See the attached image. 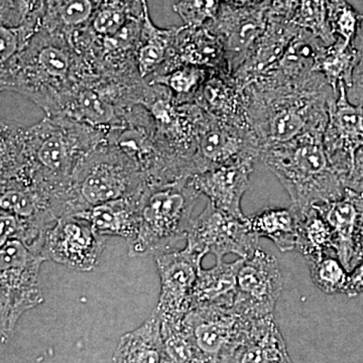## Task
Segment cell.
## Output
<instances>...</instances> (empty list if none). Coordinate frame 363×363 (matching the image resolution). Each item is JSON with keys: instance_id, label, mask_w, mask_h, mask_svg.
Returning <instances> with one entry per match:
<instances>
[{"instance_id": "1", "label": "cell", "mask_w": 363, "mask_h": 363, "mask_svg": "<svg viewBox=\"0 0 363 363\" xmlns=\"http://www.w3.org/2000/svg\"><path fill=\"white\" fill-rule=\"evenodd\" d=\"M107 130L66 117L32 126L1 121V183L38 189L52 200L65 194L79 162L106 140Z\"/></svg>"}, {"instance_id": "2", "label": "cell", "mask_w": 363, "mask_h": 363, "mask_svg": "<svg viewBox=\"0 0 363 363\" xmlns=\"http://www.w3.org/2000/svg\"><path fill=\"white\" fill-rule=\"evenodd\" d=\"M242 89L248 124L262 150L306 133H324L329 104L338 94L321 73L297 82L260 79Z\"/></svg>"}, {"instance_id": "3", "label": "cell", "mask_w": 363, "mask_h": 363, "mask_svg": "<svg viewBox=\"0 0 363 363\" xmlns=\"http://www.w3.org/2000/svg\"><path fill=\"white\" fill-rule=\"evenodd\" d=\"M96 77L68 35L42 26L23 51L1 65L0 86L39 105L47 116H58L69 95Z\"/></svg>"}, {"instance_id": "4", "label": "cell", "mask_w": 363, "mask_h": 363, "mask_svg": "<svg viewBox=\"0 0 363 363\" xmlns=\"http://www.w3.org/2000/svg\"><path fill=\"white\" fill-rule=\"evenodd\" d=\"M323 135L324 133H306L267 147L260 156L286 189L295 213L335 201L345 194L342 181L325 150Z\"/></svg>"}, {"instance_id": "5", "label": "cell", "mask_w": 363, "mask_h": 363, "mask_svg": "<svg viewBox=\"0 0 363 363\" xmlns=\"http://www.w3.org/2000/svg\"><path fill=\"white\" fill-rule=\"evenodd\" d=\"M200 195L192 178L145 186L140 199V230L128 242V255H157L173 250L177 242L186 240Z\"/></svg>"}, {"instance_id": "6", "label": "cell", "mask_w": 363, "mask_h": 363, "mask_svg": "<svg viewBox=\"0 0 363 363\" xmlns=\"http://www.w3.org/2000/svg\"><path fill=\"white\" fill-rule=\"evenodd\" d=\"M145 186L138 164L107 140L79 162L71 179L78 213L95 205L140 194Z\"/></svg>"}, {"instance_id": "7", "label": "cell", "mask_w": 363, "mask_h": 363, "mask_svg": "<svg viewBox=\"0 0 363 363\" xmlns=\"http://www.w3.org/2000/svg\"><path fill=\"white\" fill-rule=\"evenodd\" d=\"M42 253L18 240L6 241L0 250V333L1 343L13 335L26 312L45 301L40 271Z\"/></svg>"}, {"instance_id": "8", "label": "cell", "mask_w": 363, "mask_h": 363, "mask_svg": "<svg viewBox=\"0 0 363 363\" xmlns=\"http://www.w3.org/2000/svg\"><path fill=\"white\" fill-rule=\"evenodd\" d=\"M257 320L233 307H210L191 310L182 324L204 363H224L245 341Z\"/></svg>"}, {"instance_id": "9", "label": "cell", "mask_w": 363, "mask_h": 363, "mask_svg": "<svg viewBox=\"0 0 363 363\" xmlns=\"http://www.w3.org/2000/svg\"><path fill=\"white\" fill-rule=\"evenodd\" d=\"M186 240V247L202 259L208 253L216 259L230 253L247 259L259 248V238L248 230L245 219L229 216L208 201L201 213L192 219Z\"/></svg>"}, {"instance_id": "10", "label": "cell", "mask_w": 363, "mask_h": 363, "mask_svg": "<svg viewBox=\"0 0 363 363\" xmlns=\"http://www.w3.org/2000/svg\"><path fill=\"white\" fill-rule=\"evenodd\" d=\"M262 149L250 128L219 121L206 113L197 136L198 174L225 164L255 162Z\"/></svg>"}, {"instance_id": "11", "label": "cell", "mask_w": 363, "mask_h": 363, "mask_svg": "<svg viewBox=\"0 0 363 363\" xmlns=\"http://www.w3.org/2000/svg\"><path fill=\"white\" fill-rule=\"evenodd\" d=\"M105 241L90 222L67 215L60 217L45 233L42 255L74 271L91 272L104 252Z\"/></svg>"}, {"instance_id": "12", "label": "cell", "mask_w": 363, "mask_h": 363, "mask_svg": "<svg viewBox=\"0 0 363 363\" xmlns=\"http://www.w3.org/2000/svg\"><path fill=\"white\" fill-rule=\"evenodd\" d=\"M283 290V277L278 260L257 248L242 264L238 274V294L233 308L240 314L257 320L274 315Z\"/></svg>"}, {"instance_id": "13", "label": "cell", "mask_w": 363, "mask_h": 363, "mask_svg": "<svg viewBox=\"0 0 363 363\" xmlns=\"http://www.w3.org/2000/svg\"><path fill=\"white\" fill-rule=\"evenodd\" d=\"M155 255L161 281V293L155 309L162 323H180L191 311V296L203 259L186 247Z\"/></svg>"}, {"instance_id": "14", "label": "cell", "mask_w": 363, "mask_h": 363, "mask_svg": "<svg viewBox=\"0 0 363 363\" xmlns=\"http://www.w3.org/2000/svg\"><path fill=\"white\" fill-rule=\"evenodd\" d=\"M323 143L331 166L342 180L350 173L355 152L363 145V108L351 104L345 83L329 104Z\"/></svg>"}, {"instance_id": "15", "label": "cell", "mask_w": 363, "mask_h": 363, "mask_svg": "<svg viewBox=\"0 0 363 363\" xmlns=\"http://www.w3.org/2000/svg\"><path fill=\"white\" fill-rule=\"evenodd\" d=\"M269 6L271 0L250 7L222 4L218 16L206 26L220 39L231 75L245 62L248 52L266 30Z\"/></svg>"}, {"instance_id": "16", "label": "cell", "mask_w": 363, "mask_h": 363, "mask_svg": "<svg viewBox=\"0 0 363 363\" xmlns=\"http://www.w3.org/2000/svg\"><path fill=\"white\" fill-rule=\"evenodd\" d=\"M186 66L199 67L217 73L231 75L223 45L220 39L207 26H181L168 59L149 78Z\"/></svg>"}, {"instance_id": "17", "label": "cell", "mask_w": 363, "mask_h": 363, "mask_svg": "<svg viewBox=\"0 0 363 363\" xmlns=\"http://www.w3.org/2000/svg\"><path fill=\"white\" fill-rule=\"evenodd\" d=\"M300 28L292 21L283 20L269 14V20L264 33L248 52L240 68L234 72L233 77L241 88L271 75L297 35Z\"/></svg>"}, {"instance_id": "18", "label": "cell", "mask_w": 363, "mask_h": 363, "mask_svg": "<svg viewBox=\"0 0 363 363\" xmlns=\"http://www.w3.org/2000/svg\"><path fill=\"white\" fill-rule=\"evenodd\" d=\"M253 166L255 162H238L208 169L192 177L193 183L219 211L245 220L241 200L250 186Z\"/></svg>"}, {"instance_id": "19", "label": "cell", "mask_w": 363, "mask_h": 363, "mask_svg": "<svg viewBox=\"0 0 363 363\" xmlns=\"http://www.w3.org/2000/svg\"><path fill=\"white\" fill-rule=\"evenodd\" d=\"M315 208L331 226L336 257L350 272L358 234L363 224V194L346 189L340 199Z\"/></svg>"}, {"instance_id": "20", "label": "cell", "mask_w": 363, "mask_h": 363, "mask_svg": "<svg viewBox=\"0 0 363 363\" xmlns=\"http://www.w3.org/2000/svg\"><path fill=\"white\" fill-rule=\"evenodd\" d=\"M194 104L214 118L250 128L245 93L233 75L212 74L198 93Z\"/></svg>"}, {"instance_id": "21", "label": "cell", "mask_w": 363, "mask_h": 363, "mask_svg": "<svg viewBox=\"0 0 363 363\" xmlns=\"http://www.w3.org/2000/svg\"><path fill=\"white\" fill-rule=\"evenodd\" d=\"M143 192L133 197L95 205L79 212L76 216L90 222L101 236H119L130 242L135 240L140 230Z\"/></svg>"}, {"instance_id": "22", "label": "cell", "mask_w": 363, "mask_h": 363, "mask_svg": "<svg viewBox=\"0 0 363 363\" xmlns=\"http://www.w3.org/2000/svg\"><path fill=\"white\" fill-rule=\"evenodd\" d=\"M243 259L226 262L216 259L211 269H200L192 296L191 310L199 308L233 307L238 294V274Z\"/></svg>"}, {"instance_id": "23", "label": "cell", "mask_w": 363, "mask_h": 363, "mask_svg": "<svg viewBox=\"0 0 363 363\" xmlns=\"http://www.w3.org/2000/svg\"><path fill=\"white\" fill-rule=\"evenodd\" d=\"M224 363H293L274 315L257 319L245 341Z\"/></svg>"}, {"instance_id": "24", "label": "cell", "mask_w": 363, "mask_h": 363, "mask_svg": "<svg viewBox=\"0 0 363 363\" xmlns=\"http://www.w3.org/2000/svg\"><path fill=\"white\" fill-rule=\"evenodd\" d=\"M327 47L316 35L300 28L276 70L262 79L277 82H297L312 77L320 73L318 67Z\"/></svg>"}, {"instance_id": "25", "label": "cell", "mask_w": 363, "mask_h": 363, "mask_svg": "<svg viewBox=\"0 0 363 363\" xmlns=\"http://www.w3.org/2000/svg\"><path fill=\"white\" fill-rule=\"evenodd\" d=\"M112 363H167L162 321L156 309L138 328L121 336Z\"/></svg>"}, {"instance_id": "26", "label": "cell", "mask_w": 363, "mask_h": 363, "mask_svg": "<svg viewBox=\"0 0 363 363\" xmlns=\"http://www.w3.org/2000/svg\"><path fill=\"white\" fill-rule=\"evenodd\" d=\"M180 28L181 26L157 28L150 18L149 6H145L136 57L138 73L143 80L154 75L164 65Z\"/></svg>"}, {"instance_id": "27", "label": "cell", "mask_w": 363, "mask_h": 363, "mask_svg": "<svg viewBox=\"0 0 363 363\" xmlns=\"http://www.w3.org/2000/svg\"><path fill=\"white\" fill-rule=\"evenodd\" d=\"M248 230L257 238H266L281 252L297 248L298 221L292 208H267L245 217Z\"/></svg>"}, {"instance_id": "28", "label": "cell", "mask_w": 363, "mask_h": 363, "mask_svg": "<svg viewBox=\"0 0 363 363\" xmlns=\"http://www.w3.org/2000/svg\"><path fill=\"white\" fill-rule=\"evenodd\" d=\"M295 215L298 221L297 250L306 262L327 255H336L333 230L316 208Z\"/></svg>"}, {"instance_id": "29", "label": "cell", "mask_w": 363, "mask_h": 363, "mask_svg": "<svg viewBox=\"0 0 363 363\" xmlns=\"http://www.w3.org/2000/svg\"><path fill=\"white\" fill-rule=\"evenodd\" d=\"M147 4V0H100L88 28L95 37H111L130 18H142Z\"/></svg>"}, {"instance_id": "30", "label": "cell", "mask_w": 363, "mask_h": 363, "mask_svg": "<svg viewBox=\"0 0 363 363\" xmlns=\"http://www.w3.org/2000/svg\"><path fill=\"white\" fill-rule=\"evenodd\" d=\"M214 73L217 72L186 66L145 81L149 84H159L168 88L177 104H194L203 85Z\"/></svg>"}, {"instance_id": "31", "label": "cell", "mask_w": 363, "mask_h": 363, "mask_svg": "<svg viewBox=\"0 0 363 363\" xmlns=\"http://www.w3.org/2000/svg\"><path fill=\"white\" fill-rule=\"evenodd\" d=\"M357 61V52L352 45H346L336 40L326 48L320 61L318 72L322 74L334 90L338 91L341 82L350 84L353 68Z\"/></svg>"}, {"instance_id": "32", "label": "cell", "mask_w": 363, "mask_h": 363, "mask_svg": "<svg viewBox=\"0 0 363 363\" xmlns=\"http://www.w3.org/2000/svg\"><path fill=\"white\" fill-rule=\"evenodd\" d=\"M310 274L314 285L328 295L343 294L347 283L348 272L334 255L308 260Z\"/></svg>"}, {"instance_id": "33", "label": "cell", "mask_w": 363, "mask_h": 363, "mask_svg": "<svg viewBox=\"0 0 363 363\" xmlns=\"http://www.w3.org/2000/svg\"><path fill=\"white\" fill-rule=\"evenodd\" d=\"M292 23L312 33L326 45L336 42L329 26L328 0H302Z\"/></svg>"}, {"instance_id": "34", "label": "cell", "mask_w": 363, "mask_h": 363, "mask_svg": "<svg viewBox=\"0 0 363 363\" xmlns=\"http://www.w3.org/2000/svg\"><path fill=\"white\" fill-rule=\"evenodd\" d=\"M45 0H0L1 26L18 28L25 25L43 26Z\"/></svg>"}, {"instance_id": "35", "label": "cell", "mask_w": 363, "mask_h": 363, "mask_svg": "<svg viewBox=\"0 0 363 363\" xmlns=\"http://www.w3.org/2000/svg\"><path fill=\"white\" fill-rule=\"evenodd\" d=\"M362 14L346 0H328L329 26L336 40L352 45L359 28Z\"/></svg>"}, {"instance_id": "36", "label": "cell", "mask_w": 363, "mask_h": 363, "mask_svg": "<svg viewBox=\"0 0 363 363\" xmlns=\"http://www.w3.org/2000/svg\"><path fill=\"white\" fill-rule=\"evenodd\" d=\"M220 0H179L173 11L189 28H203L212 23L221 9Z\"/></svg>"}, {"instance_id": "37", "label": "cell", "mask_w": 363, "mask_h": 363, "mask_svg": "<svg viewBox=\"0 0 363 363\" xmlns=\"http://www.w3.org/2000/svg\"><path fill=\"white\" fill-rule=\"evenodd\" d=\"M40 26L25 25L18 28L0 26V58L1 65L23 51L33 35L40 30Z\"/></svg>"}, {"instance_id": "38", "label": "cell", "mask_w": 363, "mask_h": 363, "mask_svg": "<svg viewBox=\"0 0 363 363\" xmlns=\"http://www.w3.org/2000/svg\"><path fill=\"white\" fill-rule=\"evenodd\" d=\"M352 47L357 52V61H355L350 84L346 86V91L351 104L363 108V14Z\"/></svg>"}, {"instance_id": "39", "label": "cell", "mask_w": 363, "mask_h": 363, "mask_svg": "<svg viewBox=\"0 0 363 363\" xmlns=\"http://www.w3.org/2000/svg\"><path fill=\"white\" fill-rule=\"evenodd\" d=\"M341 181L345 189L363 194V145L355 152L350 173Z\"/></svg>"}, {"instance_id": "40", "label": "cell", "mask_w": 363, "mask_h": 363, "mask_svg": "<svg viewBox=\"0 0 363 363\" xmlns=\"http://www.w3.org/2000/svg\"><path fill=\"white\" fill-rule=\"evenodd\" d=\"M302 0H271L269 13L283 20L293 21Z\"/></svg>"}, {"instance_id": "41", "label": "cell", "mask_w": 363, "mask_h": 363, "mask_svg": "<svg viewBox=\"0 0 363 363\" xmlns=\"http://www.w3.org/2000/svg\"><path fill=\"white\" fill-rule=\"evenodd\" d=\"M363 293V260L348 272L344 295L354 298Z\"/></svg>"}, {"instance_id": "42", "label": "cell", "mask_w": 363, "mask_h": 363, "mask_svg": "<svg viewBox=\"0 0 363 363\" xmlns=\"http://www.w3.org/2000/svg\"><path fill=\"white\" fill-rule=\"evenodd\" d=\"M363 260V224L360 228L359 234H358L357 245H355L354 255H353L352 264H351V269L357 264ZM350 269V271H351Z\"/></svg>"}, {"instance_id": "43", "label": "cell", "mask_w": 363, "mask_h": 363, "mask_svg": "<svg viewBox=\"0 0 363 363\" xmlns=\"http://www.w3.org/2000/svg\"><path fill=\"white\" fill-rule=\"evenodd\" d=\"M222 4L235 7H250L259 6L266 0H220Z\"/></svg>"}]
</instances>
